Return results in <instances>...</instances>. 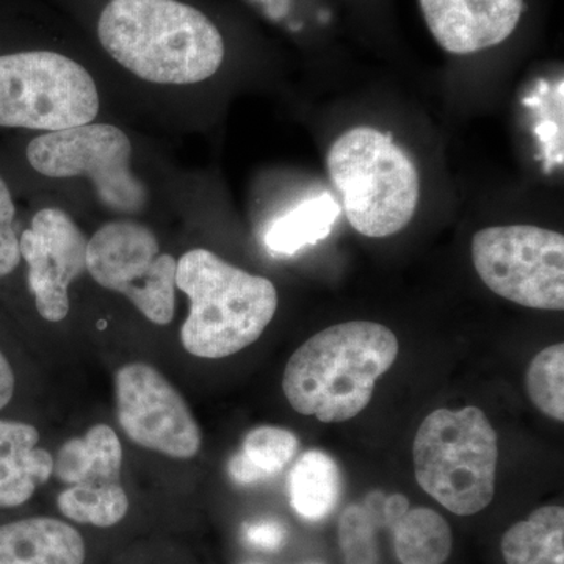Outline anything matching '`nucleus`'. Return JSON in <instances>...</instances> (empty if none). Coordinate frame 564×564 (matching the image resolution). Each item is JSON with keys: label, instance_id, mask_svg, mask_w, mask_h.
Here are the masks:
<instances>
[{"label": "nucleus", "instance_id": "obj_1", "mask_svg": "<svg viewBox=\"0 0 564 564\" xmlns=\"http://www.w3.org/2000/svg\"><path fill=\"white\" fill-rule=\"evenodd\" d=\"M93 35L122 69L158 85H193L225 65V22L199 0H82Z\"/></svg>", "mask_w": 564, "mask_h": 564}, {"label": "nucleus", "instance_id": "obj_2", "mask_svg": "<svg viewBox=\"0 0 564 564\" xmlns=\"http://www.w3.org/2000/svg\"><path fill=\"white\" fill-rule=\"evenodd\" d=\"M399 356L388 326L347 322L307 339L289 359L282 391L296 413L323 423L350 421L373 397L375 383Z\"/></svg>", "mask_w": 564, "mask_h": 564}, {"label": "nucleus", "instance_id": "obj_3", "mask_svg": "<svg viewBox=\"0 0 564 564\" xmlns=\"http://www.w3.org/2000/svg\"><path fill=\"white\" fill-rule=\"evenodd\" d=\"M176 289L191 310L181 329L185 350L204 359H221L254 344L278 311L272 281L223 261L204 248L177 261Z\"/></svg>", "mask_w": 564, "mask_h": 564}, {"label": "nucleus", "instance_id": "obj_4", "mask_svg": "<svg viewBox=\"0 0 564 564\" xmlns=\"http://www.w3.org/2000/svg\"><path fill=\"white\" fill-rule=\"evenodd\" d=\"M326 162L356 231L383 239L413 220L421 177L410 155L391 137L367 126L352 128L334 141Z\"/></svg>", "mask_w": 564, "mask_h": 564}, {"label": "nucleus", "instance_id": "obj_5", "mask_svg": "<svg viewBox=\"0 0 564 564\" xmlns=\"http://www.w3.org/2000/svg\"><path fill=\"white\" fill-rule=\"evenodd\" d=\"M99 109L95 77L68 52L0 46V128L57 132L95 121Z\"/></svg>", "mask_w": 564, "mask_h": 564}, {"label": "nucleus", "instance_id": "obj_6", "mask_svg": "<svg viewBox=\"0 0 564 564\" xmlns=\"http://www.w3.org/2000/svg\"><path fill=\"white\" fill-rule=\"evenodd\" d=\"M413 456L415 480L445 510L474 516L491 505L499 445L480 408L426 415L415 434Z\"/></svg>", "mask_w": 564, "mask_h": 564}, {"label": "nucleus", "instance_id": "obj_7", "mask_svg": "<svg viewBox=\"0 0 564 564\" xmlns=\"http://www.w3.org/2000/svg\"><path fill=\"white\" fill-rule=\"evenodd\" d=\"M25 159L33 172L50 180L85 177L104 207L117 214H140L148 191L132 170L128 133L106 122H88L29 141Z\"/></svg>", "mask_w": 564, "mask_h": 564}, {"label": "nucleus", "instance_id": "obj_8", "mask_svg": "<svg viewBox=\"0 0 564 564\" xmlns=\"http://www.w3.org/2000/svg\"><path fill=\"white\" fill-rule=\"evenodd\" d=\"M473 261L496 295L540 311L564 310V237L533 225L491 226L475 234Z\"/></svg>", "mask_w": 564, "mask_h": 564}, {"label": "nucleus", "instance_id": "obj_9", "mask_svg": "<svg viewBox=\"0 0 564 564\" xmlns=\"http://www.w3.org/2000/svg\"><path fill=\"white\" fill-rule=\"evenodd\" d=\"M87 272L107 291L131 300L155 325H170L176 310L177 261L161 252L148 226L121 220L101 226L87 247Z\"/></svg>", "mask_w": 564, "mask_h": 564}, {"label": "nucleus", "instance_id": "obj_10", "mask_svg": "<svg viewBox=\"0 0 564 564\" xmlns=\"http://www.w3.org/2000/svg\"><path fill=\"white\" fill-rule=\"evenodd\" d=\"M118 421L129 440L177 459L202 448V432L187 403L170 381L148 364H128L115 377Z\"/></svg>", "mask_w": 564, "mask_h": 564}, {"label": "nucleus", "instance_id": "obj_11", "mask_svg": "<svg viewBox=\"0 0 564 564\" xmlns=\"http://www.w3.org/2000/svg\"><path fill=\"white\" fill-rule=\"evenodd\" d=\"M88 237L58 207H44L20 234L21 259L36 311L57 323L69 313V285L87 272Z\"/></svg>", "mask_w": 564, "mask_h": 564}, {"label": "nucleus", "instance_id": "obj_12", "mask_svg": "<svg viewBox=\"0 0 564 564\" xmlns=\"http://www.w3.org/2000/svg\"><path fill=\"white\" fill-rule=\"evenodd\" d=\"M441 50L473 57L502 47L521 31L529 0H417Z\"/></svg>", "mask_w": 564, "mask_h": 564}, {"label": "nucleus", "instance_id": "obj_13", "mask_svg": "<svg viewBox=\"0 0 564 564\" xmlns=\"http://www.w3.org/2000/svg\"><path fill=\"white\" fill-rule=\"evenodd\" d=\"M79 530L61 519L35 516L0 524V564H84Z\"/></svg>", "mask_w": 564, "mask_h": 564}, {"label": "nucleus", "instance_id": "obj_14", "mask_svg": "<svg viewBox=\"0 0 564 564\" xmlns=\"http://www.w3.org/2000/svg\"><path fill=\"white\" fill-rule=\"evenodd\" d=\"M39 443L35 426L0 419V510L29 502L54 474V458Z\"/></svg>", "mask_w": 564, "mask_h": 564}, {"label": "nucleus", "instance_id": "obj_15", "mask_svg": "<svg viewBox=\"0 0 564 564\" xmlns=\"http://www.w3.org/2000/svg\"><path fill=\"white\" fill-rule=\"evenodd\" d=\"M122 447L109 425H96L84 437L62 445L54 462V474L73 486L90 480H120Z\"/></svg>", "mask_w": 564, "mask_h": 564}, {"label": "nucleus", "instance_id": "obj_16", "mask_svg": "<svg viewBox=\"0 0 564 564\" xmlns=\"http://www.w3.org/2000/svg\"><path fill=\"white\" fill-rule=\"evenodd\" d=\"M507 564H564V508L544 505L503 533Z\"/></svg>", "mask_w": 564, "mask_h": 564}, {"label": "nucleus", "instance_id": "obj_17", "mask_svg": "<svg viewBox=\"0 0 564 564\" xmlns=\"http://www.w3.org/2000/svg\"><path fill=\"white\" fill-rule=\"evenodd\" d=\"M289 494L300 518L311 522L328 518L343 496V474L333 456L322 451L300 456L289 478Z\"/></svg>", "mask_w": 564, "mask_h": 564}, {"label": "nucleus", "instance_id": "obj_18", "mask_svg": "<svg viewBox=\"0 0 564 564\" xmlns=\"http://www.w3.org/2000/svg\"><path fill=\"white\" fill-rule=\"evenodd\" d=\"M299 447V437L289 430L258 426L245 436L242 452L229 462V475L239 485L269 480L292 462Z\"/></svg>", "mask_w": 564, "mask_h": 564}, {"label": "nucleus", "instance_id": "obj_19", "mask_svg": "<svg viewBox=\"0 0 564 564\" xmlns=\"http://www.w3.org/2000/svg\"><path fill=\"white\" fill-rule=\"evenodd\" d=\"M391 530L402 564H444L454 549L451 525L432 508L408 510Z\"/></svg>", "mask_w": 564, "mask_h": 564}, {"label": "nucleus", "instance_id": "obj_20", "mask_svg": "<svg viewBox=\"0 0 564 564\" xmlns=\"http://www.w3.org/2000/svg\"><path fill=\"white\" fill-rule=\"evenodd\" d=\"M339 214V204L328 193L307 199L270 225L265 234L267 247L278 254H295L326 239Z\"/></svg>", "mask_w": 564, "mask_h": 564}, {"label": "nucleus", "instance_id": "obj_21", "mask_svg": "<svg viewBox=\"0 0 564 564\" xmlns=\"http://www.w3.org/2000/svg\"><path fill=\"white\" fill-rule=\"evenodd\" d=\"M58 510L77 524L110 529L129 511V497L120 480H90L69 486L58 496Z\"/></svg>", "mask_w": 564, "mask_h": 564}, {"label": "nucleus", "instance_id": "obj_22", "mask_svg": "<svg viewBox=\"0 0 564 564\" xmlns=\"http://www.w3.org/2000/svg\"><path fill=\"white\" fill-rule=\"evenodd\" d=\"M527 392L541 413L564 421V345L538 352L527 370Z\"/></svg>", "mask_w": 564, "mask_h": 564}, {"label": "nucleus", "instance_id": "obj_23", "mask_svg": "<svg viewBox=\"0 0 564 564\" xmlns=\"http://www.w3.org/2000/svg\"><path fill=\"white\" fill-rule=\"evenodd\" d=\"M259 17L300 39L311 29L333 22V9L323 0H245Z\"/></svg>", "mask_w": 564, "mask_h": 564}, {"label": "nucleus", "instance_id": "obj_24", "mask_svg": "<svg viewBox=\"0 0 564 564\" xmlns=\"http://www.w3.org/2000/svg\"><path fill=\"white\" fill-rule=\"evenodd\" d=\"M380 519L367 505H350L339 519V547L345 564H378Z\"/></svg>", "mask_w": 564, "mask_h": 564}, {"label": "nucleus", "instance_id": "obj_25", "mask_svg": "<svg viewBox=\"0 0 564 564\" xmlns=\"http://www.w3.org/2000/svg\"><path fill=\"white\" fill-rule=\"evenodd\" d=\"M20 234L13 191L0 172V280L17 272L21 265Z\"/></svg>", "mask_w": 564, "mask_h": 564}, {"label": "nucleus", "instance_id": "obj_26", "mask_svg": "<svg viewBox=\"0 0 564 564\" xmlns=\"http://www.w3.org/2000/svg\"><path fill=\"white\" fill-rule=\"evenodd\" d=\"M285 538H288L285 527L273 519H263V521L245 525V540L262 551H280L285 544Z\"/></svg>", "mask_w": 564, "mask_h": 564}, {"label": "nucleus", "instance_id": "obj_27", "mask_svg": "<svg viewBox=\"0 0 564 564\" xmlns=\"http://www.w3.org/2000/svg\"><path fill=\"white\" fill-rule=\"evenodd\" d=\"M408 510H410V500L403 494L384 497L383 507H381V522L392 529Z\"/></svg>", "mask_w": 564, "mask_h": 564}, {"label": "nucleus", "instance_id": "obj_28", "mask_svg": "<svg viewBox=\"0 0 564 564\" xmlns=\"http://www.w3.org/2000/svg\"><path fill=\"white\" fill-rule=\"evenodd\" d=\"M14 388H17V380H14L13 369L0 348V411L13 399Z\"/></svg>", "mask_w": 564, "mask_h": 564}, {"label": "nucleus", "instance_id": "obj_29", "mask_svg": "<svg viewBox=\"0 0 564 564\" xmlns=\"http://www.w3.org/2000/svg\"><path fill=\"white\" fill-rule=\"evenodd\" d=\"M248 564H256V563H248ZM311 564H323V563H311Z\"/></svg>", "mask_w": 564, "mask_h": 564}]
</instances>
